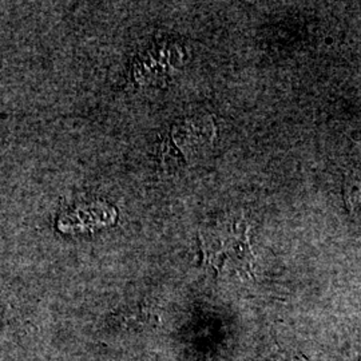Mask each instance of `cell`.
I'll list each match as a JSON object with an SVG mask.
<instances>
[{
    "label": "cell",
    "mask_w": 361,
    "mask_h": 361,
    "mask_svg": "<svg viewBox=\"0 0 361 361\" xmlns=\"http://www.w3.org/2000/svg\"><path fill=\"white\" fill-rule=\"evenodd\" d=\"M345 195L349 210L361 221V174L353 173L345 182Z\"/></svg>",
    "instance_id": "obj_2"
},
{
    "label": "cell",
    "mask_w": 361,
    "mask_h": 361,
    "mask_svg": "<svg viewBox=\"0 0 361 361\" xmlns=\"http://www.w3.org/2000/svg\"><path fill=\"white\" fill-rule=\"evenodd\" d=\"M214 137V126L209 118H192L170 130L164 143V153L169 158L188 162L205 150Z\"/></svg>",
    "instance_id": "obj_1"
}]
</instances>
